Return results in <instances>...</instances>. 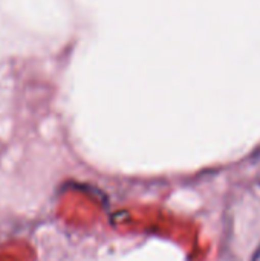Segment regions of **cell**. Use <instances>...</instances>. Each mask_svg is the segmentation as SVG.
<instances>
[{"label":"cell","instance_id":"obj_1","mask_svg":"<svg viewBox=\"0 0 260 261\" xmlns=\"http://www.w3.org/2000/svg\"><path fill=\"white\" fill-rule=\"evenodd\" d=\"M251 261H260V246L256 249V252H254V255H253Z\"/></svg>","mask_w":260,"mask_h":261}]
</instances>
